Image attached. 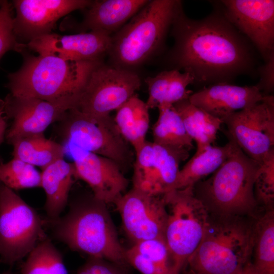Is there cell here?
<instances>
[{"instance_id":"obj_1","label":"cell","mask_w":274,"mask_h":274,"mask_svg":"<svg viewBox=\"0 0 274 274\" xmlns=\"http://www.w3.org/2000/svg\"><path fill=\"white\" fill-rule=\"evenodd\" d=\"M217 6L200 19L188 17L182 8L170 28L174 40L167 57L170 69L190 73L194 84L203 87L252 75L257 65L255 48Z\"/></svg>"},{"instance_id":"obj_2","label":"cell","mask_w":274,"mask_h":274,"mask_svg":"<svg viewBox=\"0 0 274 274\" xmlns=\"http://www.w3.org/2000/svg\"><path fill=\"white\" fill-rule=\"evenodd\" d=\"M23 61L9 74L10 94L36 98L65 107L77 108L89 78L103 61H75L55 55L23 53Z\"/></svg>"},{"instance_id":"obj_3","label":"cell","mask_w":274,"mask_h":274,"mask_svg":"<svg viewBox=\"0 0 274 274\" xmlns=\"http://www.w3.org/2000/svg\"><path fill=\"white\" fill-rule=\"evenodd\" d=\"M248 217L210 213L186 273L237 274L253 253L255 220Z\"/></svg>"},{"instance_id":"obj_4","label":"cell","mask_w":274,"mask_h":274,"mask_svg":"<svg viewBox=\"0 0 274 274\" xmlns=\"http://www.w3.org/2000/svg\"><path fill=\"white\" fill-rule=\"evenodd\" d=\"M178 0H152L111 37L109 64L133 71L161 49L181 9Z\"/></svg>"},{"instance_id":"obj_5","label":"cell","mask_w":274,"mask_h":274,"mask_svg":"<svg viewBox=\"0 0 274 274\" xmlns=\"http://www.w3.org/2000/svg\"><path fill=\"white\" fill-rule=\"evenodd\" d=\"M106 204L92 195L72 202L64 216L48 222L55 238L71 249L121 264L126 261V250Z\"/></svg>"},{"instance_id":"obj_6","label":"cell","mask_w":274,"mask_h":274,"mask_svg":"<svg viewBox=\"0 0 274 274\" xmlns=\"http://www.w3.org/2000/svg\"><path fill=\"white\" fill-rule=\"evenodd\" d=\"M259 166L236 144L209 179L194 185V193L211 214L254 217L259 206L254 184Z\"/></svg>"},{"instance_id":"obj_7","label":"cell","mask_w":274,"mask_h":274,"mask_svg":"<svg viewBox=\"0 0 274 274\" xmlns=\"http://www.w3.org/2000/svg\"><path fill=\"white\" fill-rule=\"evenodd\" d=\"M193 187L163 195L167 212L164 240L175 274L185 270L188 259L201 241L210 215L207 208L196 196Z\"/></svg>"},{"instance_id":"obj_8","label":"cell","mask_w":274,"mask_h":274,"mask_svg":"<svg viewBox=\"0 0 274 274\" xmlns=\"http://www.w3.org/2000/svg\"><path fill=\"white\" fill-rule=\"evenodd\" d=\"M45 221L14 191L0 187V258L9 265L27 256L47 238Z\"/></svg>"},{"instance_id":"obj_9","label":"cell","mask_w":274,"mask_h":274,"mask_svg":"<svg viewBox=\"0 0 274 274\" xmlns=\"http://www.w3.org/2000/svg\"><path fill=\"white\" fill-rule=\"evenodd\" d=\"M58 122L59 134L69 145L111 159L121 168L130 164L127 143L111 116L94 120L74 108L66 111Z\"/></svg>"},{"instance_id":"obj_10","label":"cell","mask_w":274,"mask_h":274,"mask_svg":"<svg viewBox=\"0 0 274 274\" xmlns=\"http://www.w3.org/2000/svg\"><path fill=\"white\" fill-rule=\"evenodd\" d=\"M141 85L135 71L103 62L91 73L77 109L94 120L107 118L134 95Z\"/></svg>"},{"instance_id":"obj_11","label":"cell","mask_w":274,"mask_h":274,"mask_svg":"<svg viewBox=\"0 0 274 274\" xmlns=\"http://www.w3.org/2000/svg\"><path fill=\"white\" fill-rule=\"evenodd\" d=\"M225 132L249 158L261 164L274 150V97L234 112L222 119Z\"/></svg>"},{"instance_id":"obj_12","label":"cell","mask_w":274,"mask_h":274,"mask_svg":"<svg viewBox=\"0 0 274 274\" xmlns=\"http://www.w3.org/2000/svg\"><path fill=\"white\" fill-rule=\"evenodd\" d=\"M189 151L146 141L135 152L132 188L154 196L172 191L180 164L188 158Z\"/></svg>"},{"instance_id":"obj_13","label":"cell","mask_w":274,"mask_h":274,"mask_svg":"<svg viewBox=\"0 0 274 274\" xmlns=\"http://www.w3.org/2000/svg\"><path fill=\"white\" fill-rule=\"evenodd\" d=\"M123 228L134 243L164 238L167 212L163 195H151L135 189L115 202Z\"/></svg>"},{"instance_id":"obj_14","label":"cell","mask_w":274,"mask_h":274,"mask_svg":"<svg viewBox=\"0 0 274 274\" xmlns=\"http://www.w3.org/2000/svg\"><path fill=\"white\" fill-rule=\"evenodd\" d=\"M219 3L227 19L265 62L274 55L273 1L224 0Z\"/></svg>"},{"instance_id":"obj_15","label":"cell","mask_w":274,"mask_h":274,"mask_svg":"<svg viewBox=\"0 0 274 274\" xmlns=\"http://www.w3.org/2000/svg\"><path fill=\"white\" fill-rule=\"evenodd\" d=\"M89 0H15L13 31L17 42H27L51 33L62 17L77 10H85Z\"/></svg>"},{"instance_id":"obj_16","label":"cell","mask_w":274,"mask_h":274,"mask_svg":"<svg viewBox=\"0 0 274 274\" xmlns=\"http://www.w3.org/2000/svg\"><path fill=\"white\" fill-rule=\"evenodd\" d=\"M111 36L97 30L69 35L46 34L21 44L40 55H55L75 61H103L108 55Z\"/></svg>"},{"instance_id":"obj_17","label":"cell","mask_w":274,"mask_h":274,"mask_svg":"<svg viewBox=\"0 0 274 274\" xmlns=\"http://www.w3.org/2000/svg\"><path fill=\"white\" fill-rule=\"evenodd\" d=\"M76 179L86 182L92 195L105 204L115 202L123 194L128 181L115 161L70 145Z\"/></svg>"},{"instance_id":"obj_18","label":"cell","mask_w":274,"mask_h":274,"mask_svg":"<svg viewBox=\"0 0 274 274\" xmlns=\"http://www.w3.org/2000/svg\"><path fill=\"white\" fill-rule=\"evenodd\" d=\"M5 101L7 114L13 120L5 136L10 144L19 138L44 134L50 124L59 122L69 110L42 99L10 93Z\"/></svg>"},{"instance_id":"obj_19","label":"cell","mask_w":274,"mask_h":274,"mask_svg":"<svg viewBox=\"0 0 274 274\" xmlns=\"http://www.w3.org/2000/svg\"><path fill=\"white\" fill-rule=\"evenodd\" d=\"M268 95H264L256 85L241 86L220 83L192 93L188 99L193 105L222 120L234 112L263 101Z\"/></svg>"},{"instance_id":"obj_20","label":"cell","mask_w":274,"mask_h":274,"mask_svg":"<svg viewBox=\"0 0 274 274\" xmlns=\"http://www.w3.org/2000/svg\"><path fill=\"white\" fill-rule=\"evenodd\" d=\"M149 0H95L86 9L79 24L80 32L97 30L112 36L119 30Z\"/></svg>"},{"instance_id":"obj_21","label":"cell","mask_w":274,"mask_h":274,"mask_svg":"<svg viewBox=\"0 0 274 274\" xmlns=\"http://www.w3.org/2000/svg\"><path fill=\"white\" fill-rule=\"evenodd\" d=\"M76 179L73 163L58 160L42 170L41 185L46 195L44 209L48 222L60 217L68 202L71 188Z\"/></svg>"},{"instance_id":"obj_22","label":"cell","mask_w":274,"mask_h":274,"mask_svg":"<svg viewBox=\"0 0 274 274\" xmlns=\"http://www.w3.org/2000/svg\"><path fill=\"white\" fill-rule=\"evenodd\" d=\"M148 91L146 104L149 108H157L163 105H172L189 98L192 93L187 89L190 84H194L192 75L170 69L160 72L154 77L145 79Z\"/></svg>"},{"instance_id":"obj_23","label":"cell","mask_w":274,"mask_h":274,"mask_svg":"<svg viewBox=\"0 0 274 274\" xmlns=\"http://www.w3.org/2000/svg\"><path fill=\"white\" fill-rule=\"evenodd\" d=\"M181 117L186 130L197 145L198 154L212 146L220 129L222 121L191 104L188 98L173 105Z\"/></svg>"},{"instance_id":"obj_24","label":"cell","mask_w":274,"mask_h":274,"mask_svg":"<svg viewBox=\"0 0 274 274\" xmlns=\"http://www.w3.org/2000/svg\"><path fill=\"white\" fill-rule=\"evenodd\" d=\"M228 139V142L223 146H211L201 153L194 154L180 169L173 190L194 186L203 178L213 174L227 158L236 145L231 139Z\"/></svg>"},{"instance_id":"obj_25","label":"cell","mask_w":274,"mask_h":274,"mask_svg":"<svg viewBox=\"0 0 274 274\" xmlns=\"http://www.w3.org/2000/svg\"><path fill=\"white\" fill-rule=\"evenodd\" d=\"M149 108L134 94L116 110V126L125 141L137 152L146 142L149 127Z\"/></svg>"},{"instance_id":"obj_26","label":"cell","mask_w":274,"mask_h":274,"mask_svg":"<svg viewBox=\"0 0 274 274\" xmlns=\"http://www.w3.org/2000/svg\"><path fill=\"white\" fill-rule=\"evenodd\" d=\"M13 158L19 159L42 170L63 159L65 150L63 145L47 139L44 134L19 138L11 144Z\"/></svg>"},{"instance_id":"obj_27","label":"cell","mask_w":274,"mask_h":274,"mask_svg":"<svg viewBox=\"0 0 274 274\" xmlns=\"http://www.w3.org/2000/svg\"><path fill=\"white\" fill-rule=\"evenodd\" d=\"M159 116L152 128L153 142L163 146L190 151L193 140L187 133L182 119L172 105L159 106Z\"/></svg>"},{"instance_id":"obj_28","label":"cell","mask_w":274,"mask_h":274,"mask_svg":"<svg viewBox=\"0 0 274 274\" xmlns=\"http://www.w3.org/2000/svg\"><path fill=\"white\" fill-rule=\"evenodd\" d=\"M252 263L258 274H274V211L265 210L255 220Z\"/></svg>"},{"instance_id":"obj_29","label":"cell","mask_w":274,"mask_h":274,"mask_svg":"<svg viewBox=\"0 0 274 274\" xmlns=\"http://www.w3.org/2000/svg\"><path fill=\"white\" fill-rule=\"evenodd\" d=\"M21 274H68L62 254L48 237L27 256Z\"/></svg>"},{"instance_id":"obj_30","label":"cell","mask_w":274,"mask_h":274,"mask_svg":"<svg viewBox=\"0 0 274 274\" xmlns=\"http://www.w3.org/2000/svg\"><path fill=\"white\" fill-rule=\"evenodd\" d=\"M0 182L13 191L41 187V173L35 166L13 158L0 163Z\"/></svg>"},{"instance_id":"obj_31","label":"cell","mask_w":274,"mask_h":274,"mask_svg":"<svg viewBox=\"0 0 274 274\" xmlns=\"http://www.w3.org/2000/svg\"><path fill=\"white\" fill-rule=\"evenodd\" d=\"M254 193L258 206L264 210L273 209L274 150L260 164L254 181Z\"/></svg>"},{"instance_id":"obj_32","label":"cell","mask_w":274,"mask_h":274,"mask_svg":"<svg viewBox=\"0 0 274 274\" xmlns=\"http://www.w3.org/2000/svg\"><path fill=\"white\" fill-rule=\"evenodd\" d=\"M132 247L158 265L175 274L170 253L164 238H155L134 243Z\"/></svg>"},{"instance_id":"obj_33","label":"cell","mask_w":274,"mask_h":274,"mask_svg":"<svg viewBox=\"0 0 274 274\" xmlns=\"http://www.w3.org/2000/svg\"><path fill=\"white\" fill-rule=\"evenodd\" d=\"M13 9L12 3L0 1V59L9 50L21 51L13 31Z\"/></svg>"},{"instance_id":"obj_34","label":"cell","mask_w":274,"mask_h":274,"mask_svg":"<svg viewBox=\"0 0 274 274\" xmlns=\"http://www.w3.org/2000/svg\"><path fill=\"white\" fill-rule=\"evenodd\" d=\"M259 73L260 79L256 85L264 95H270L274 87V55L259 68Z\"/></svg>"},{"instance_id":"obj_35","label":"cell","mask_w":274,"mask_h":274,"mask_svg":"<svg viewBox=\"0 0 274 274\" xmlns=\"http://www.w3.org/2000/svg\"><path fill=\"white\" fill-rule=\"evenodd\" d=\"M77 274H122L104 260L90 257Z\"/></svg>"},{"instance_id":"obj_36","label":"cell","mask_w":274,"mask_h":274,"mask_svg":"<svg viewBox=\"0 0 274 274\" xmlns=\"http://www.w3.org/2000/svg\"><path fill=\"white\" fill-rule=\"evenodd\" d=\"M10 119L6 109L5 100L0 99V145L6 136L8 120ZM2 162L0 161V163Z\"/></svg>"},{"instance_id":"obj_37","label":"cell","mask_w":274,"mask_h":274,"mask_svg":"<svg viewBox=\"0 0 274 274\" xmlns=\"http://www.w3.org/2000/svg\"><path fill=\"white\" fill-rule=\"evenodd\" d=\"M237 274H258L252 263L248 262Z\"/></svg>"},{"instance_id":"obj_38","label":"cell","mask_w":274,"mask_h":274,"mask_svg":"<svg viewBox=\"0 0 274 274\" xmlns=\"http://www.w3.org/2000/svg\"><path fill=\"white\" fill-rule=\"evenodd\" d=\"M2 274H11L10 272H5Z\"/></svg>"},{"instance_id":"obj_39","label":"cell","mask_w":274,"mask_h":274,"mask_svg":"<svg viewBox=\"0 0 274 274\" xmlns=\"http://www.w3.org/2000/svg\"><path fill=\"white\" fill-rule=\"evenodd\" d=\"M1 184H2V183L0 182V187H1Z\"/></svg>"}]
</instances>
